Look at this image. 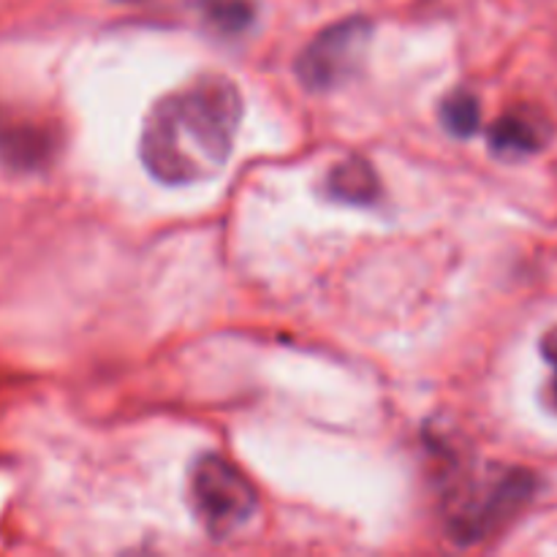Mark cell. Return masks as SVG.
Masks as SVG:
<instances>
[{
	"mask_svg": "<svg viewBox=\"0 0 557 557\" xmlns=\"http://www.w3.org/2000/svg\"><path fill=\"white\" fill-rule=\"evenodd\" d=\"M190 506L207 536L223 542L253 520L259 493L226 457L201 455L190 471Z\"/></svg>",
	"mask_w": 557,
	"mask_h": 557,
	"instance_id": "cell-3",
	"label": "cell"
},
{
	"mask_svg": "<svg viewBox=\"0 0 557 557\" xmlns=\"http://www.w3.org/2000/svg\"><path fill=\"white\" fill-rule=\"evenodd\" d=\"M239 123V87L226 74H201L152 103L141 125L139 158L163 185L205 183L232 158Z\"/></svg>",
	"mask_w": 557,
	"mask_h": 557,
	"instance_id": "cell-1",
	"label": "cell"
},
{
	"mask_svg": "<svg viewBox=\"0 0 557 557\" xmlns=\"http://www.w3.org/2000/svg\"><path fill=\"white\" fill-rule=\"evenodd\" d=\"M120 3H145V0H120Z\"/></svg>",
	"mask_w": 557,
	"mask_h": 557,
	"instance_id": "cell-10",
	"label": "cell"
},
{
	"mask_svg": "<svg viewBox=\"0 0 557 557\" xmlns=\"http://www.w3.org/2000/svg\"><path fill=\"white\" fill-rule=\"evenodd\" d=\"M370 38L373 22L364 16H348L324 27L294 63L299 85L310 92H330L346 85L362 65Z\"/></svg>",
	"mask_w": 557,
	"mask_h": 557,
	"instance_id": "cell-4",
	"label": "cell"
},
{
	"mask_svg": "<svg viewBox=\"0 0 557 557\" xmlns=\"http://www.w3.org/2000/svg\"><path fill=\"white\" fill-rule=\"evenodd\" d=\"M205 20L223 36H239L256 20L253 0H199Z\"/></svg>",
	"mask_w": 557,
	"mask_h": 557,
	"instance_id": "cell-8",
	"label": "cell"
},
{
	"mask_svg": "<svg viewBox=\"0 0 557 557\" xmlns=\"http://www.w3.org/2000/svg\"><path fill=\"white\" fill-rule=\"evenodd\" d=\"M324 194L337 205L373 207L381 201V180L373 163L362 156H348L330 169Z\"/></svg>",
	"mask_w": 557,
	"mask_h": 557,
	"instance_id": "cell-6",
	"label": "cell"
},
{
	"mask_svg": "<svg viewBox=\"0 0 557 557\" xmlns=\"http://www.w3.org/2000/svg\"><path fill=\"white\" fill-rule=\"evenodd\" d=\"M539 348H542V357L547 359V364L553 368V381H549L547 386V406L557 413V326L544 332L542 346Z\"/></svg>",
	"mask_w": 557,
	"mask_h": 557,
	"instance_id": "cell-9",
	"label": "cell"
},
{
	"mask_svg": "<svg viewBox=\"0 0 557 557\" xmlns=\"http://www.w3.org/2000/svg\"><path fill=\"white\" fill-rule=\"evenodd\" d=\"M441 123L457 139H471L482 125V107L471 90H455L444 98L438 109Z\"/></svg>",
	"mask_w": 557,
	"mask_h": 557,
	"instance_id": "cell-7",
	"label": "cell"
},
{
	"mask_svg": "<svg viewBox=\"0 0 557 557\" xmlns=\"http://www.w3.org/2000/svg\"><path fill=\"white\" fill-rule=\"evenodd\" d=\"M549 136H553V128L533 109H511L500 114L487 131L490 150L504 161H522L528 156H536L547 147Z\"/></svg>",
	"mask_w": 557,
	"mask_h": 557,
	"instance_id": "cell-5",
	"label": "cell"
},
{
	"mask_svg": "<svg viewBox=\"0 0 557 557\" xmlns=\"http://www.w3.org/2000/svg\"><path fill=\"white\" fill-rule=\"evenodd\" d=\"M539 490L536 473L525 468L495 471L487 482H476L455 495L449 509V536L460 547L484 542L509 525L533 500Z\"/></svg>",
	"mask_w": 557,
	"mask_h": 557,
	"instance_id": "cell-2",
	"label": "cell"
}]
</instances>
